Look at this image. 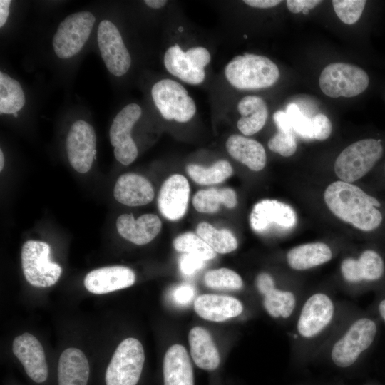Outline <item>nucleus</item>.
<instances>
[{"label": "nucleus", "instance_id": "nucleus-1", "mask_svg": "<svg viewBox=\"0 0 385 385\" xmlns=\"http://www.w3.org/2000/svg\"><path fill=\"white\" fill-rule=\"evenodd\" d=\"M324 197L335 216L361 230H373L381 223L382 215L376 209L380 202L355 185L334 182L327 188Z\"/></svg>", "mask_w": 385, "mask_h": 385}, {"label": "nucleus", "instance_id": "nucleus-2", "mask_svg": "<svg viewBox=\"0 0 385 385\" xmlns=\"http://www.w3.org/2000/svg\"><path fill=\"white\" fill-rule=\"evenodd\" d=\"M229 83L242 90L265 88L274 85L279 77L277 66L270 58L245 53L233 58L225 66Z\"/></svg>", "mask_w": 385, "mask_h": 385}, {"label": "nucleus", "instance_id": "nucleus-3", "mask_svg": "<svg viewBox=\"0 0 385 385\" xmlns=\"http://www.w3.org/2000/svg\"><path fill=\"white\" fill-rule=\"evenodd\" d=\"M383 147L379 140L363 139L343 150L335 160L334 171L344 182L352 183L366 175L380 159Z\"/></svg>", "mask_w": 385, "mask_h": 385}, {"label": "nucleus", "instance_id": "nucleus-4", "mask_svg": "<svg viewBox=\"0 0 385 385\" xmlns=\"http://www.w3.org/2000/svg\"><path fill=\"white\" fill-rule=\"evenodd\" d=\"M144 361V349L140 342L133 337L123 340L107 367L106 385H136Z\"/></svg>", "mask_w": 385, "mask_h": 385}, {"label": "nucleus", "instance_id": "nucleus-5", "mask_svg": "<svg viewBox=\"0 0 385 385\" xmlns=\"http://www.w3.org/2000/svg\"><path fill=\"white\" fill-rule=\"evenodd\" d=\"M369 83V76L363 69L344 63L327 66L319 79L322 91L331 98L356 96L366 89Z\"/></svg>", "mask_w": 385, "mask_h": 385}, {"label": "nucleus", "instance_id": "nucleus-6", "mask_svg": "<svg viewBox=\"0 0 385 385\" xmlns=\"http://www.w3.org/2000/svg\"><path fill=\"white\" fill-rule=\"evenodd\" d=\"M50 246L41 241H26L21 248V265L27 282L36 287H48L56 283L61 274V266L50 260Z\"/></svg>", "mask_w": 385, "mask_h": 385}, {"label": "nucleus", "instance_id": "nucleus-7", "mask_svg": "<svg viewBox=\"0 0 385 385\" xmlns=\"http://www.w3.org/2000/svg\"><path fill=\"white\" fill-rule=\"evenodd\" d=\"M153 100L166 120L180 123L190 120L195 113L196 106L185 88L171 79H162L151 89Z\"/></svg>", "mask_w": 385, "mask_h": 385}, {"label": "nucleus", "instance_id": "nucleus-8", "mask_svg": "<svg viewBox=\"0 0 385 385\" xmlns=\"http://www.w3.org/2000/svg\"><path fill=\"white\" fill-rule=\"evenodd\" d=\"M95 16L88 11L68 15L58 25L53 38V47L57 56L62 59L78 53L86 43L92 31Z\"/></svg>", "mask_w": 385, "mask_h": 385}, {"label": "nucleus", "instance_id": "nucleus-9", "mask_svg": "<svg viewBox=\"0 0 385 385\" xmlns=\"http://www.w3.org/2000/svg\"><path fill=\"white\" fill-rule=\"evenodd\" d=\"M376 334V326L371 319L361 318L355 321L333 346L331 357L334 364L342 368L352 365L370 346Z\"/></svg>", "mask_w": 385, "mask_h": 385}, {"label": "nucleus", "instance_id": "nucleus-10", "mask_svg": "<svg viewBox=\"0 0 385 385\" xmlns=\"http://www.w3.org/2000/svg\"><path fill=\"white\" fill-rule=\"evenodd\" d=\"M141 114L140 106L128 104L116 115L111 125L109 137L114 147L115 157L124 165L132 163L138 156V148L131 137V130Z\"/></svg>", "mask_w": 385, "mask_h": 385}, {"label": "nucleus", "instance_id": "nucleus-11", "mask_svg": "<svg viewBox=\"0 0 385 385\" xmlns=\"http://www.w3.org/2000/svg\"><path fill=\"white\" fill-rule=\"evenodd\" d=\"M97 40L107 69L115 76L126 73L131 64V58L115 24L109 20L101 21L98 27Z\"/></svg>", "mask_w": 385, "mask_h": 385}, {"label": "nucleus", "instance_id": "nucleus-12", "mask_svg": "<svg viewBox=\"0 0 385 385\" xmlns=\"http://www.w3.org/2000/svg\"><path fill=\"white\" fill-rule=\"evenodd\" d=\"M96 137L88 123L79 120L71 127L66 140L68 158L71 166L80 173L91 168L96 155Z\"/></svg>", "mask_w": 385, "mask_h": 385}, {"label": "nucleus", "instance_id": "nucleus-13", "mask_svg": "<svg viewBox=\"0 0 385 385\" xmlns=\"http://www.w3.org/2000/svg\"><path fill=\"white\" fill-rule=\"evenodd\" d=\"M250 223L257 232L272 229L287 230L297 224V214L289 205L276 200H262L257 202L250 213Z\"/></svg>", "mask_w": 385, "mask_h": 385}, {"label": "nucleus", "instance_id": "nucleus-14", "mask_svg": "<svg viewBox=\"0 0 385 385\" xmlns=\"http://www.w3.org/2000/svg\"><path fill=\"white\" fill-rule=\"evenodd\" d=\"M334 304L322 293L312 295L304 303L297 322V330L305 338H311L322 332L332 321Z\"/></svg>", "mask_w": 385, "mask_h": 385}, {"label": "nucleus", "instance_id": "nucleus-15", "mask_svg": "<svg viewBox=\"0 0 385 385\" xmlns=\"http://www.w3.org/2000/svg\"><path fill=\"white\" fill-rule=\"evenodd\" d=\"M12 349L27 375L35 382L42 383L48 377V366L43 346L32 334L24 333L16 337Z\"/></svg>", "mask_w": 385, "mask_h": 385}, {"label": "nucleus", "instance_id": "nucleus-16", "mask_svg": "<svg viewBox=\"0 0 385 385\" xmlns=\"http://www.w3.org/2000/svg\"><path fill=\"white\" fill-rule=\"evenodd\" d=\"M190 195L188 180L182 175L174 174L162 185L158 198L161 214L168 220L175 221L187 211Z\"/></svg>", "mask_w": 385, "mask_h": 385}, {"label": "nucleus", "instance_id": "nucleus-17", "mask_svg": "<svg viewBox=\"0 0 385 385\" xmlns=\"http://www.w3.org/2000/svg\"><path fill=\"white\" fill-rule=\"evenodd\" d=\"M135 282L134 272L124 266L104 267L88 272L84 279L86 289L102 294L127 288Z\"/></svg>", "mask_w": 385, "mask_h": 385}, {"label": "nucleus", "instance_id": "nucleus-18", "mask_svg": "<svg viewBox=\"0 0 385 385\" xmlns=\"http://www.w3.org/2000/svg\"><path fill=\"white\" fill-rule=\"evenodd\" d=\"M161 227V220L154 214H144L138 219L131 214H123L116 220L118 233L138 245L152 241L160 232Z\"/></svg>", "mask_w": 385, "mask_h": 385}, {"label": "nucleus", "instance_id": "nucleus-19", "mask_svg": "<svg viewBox=\"0 0 385 385\" xmlns=\"http://www.w3.org/2000/svg\"><path fill=\"white\" fill-rule=\"evenodd\" d=\"M113 195L119 202L128 206H141L150 202L155 195L151 183L136 173L120 175L115 185Z\"/></svg>", "mask_w": 385, "mask_h": 385}, {"label": "nucleus", "instance_id": "nucleus-20", "mask_svg": "<svg viewBox=\"0 0 385 385\" xmlns=\"http://www.w3.org/2000/svg\"><path fill=\"white\" fill-rule=\"evenodd\" d=\"M194 309L202 318L212 322H223L239 316L243 309L236 298L212 294L198 296L194 301Z\"/></svg>", "mask_w": 385, "mask_h": 385}, {"label": "nucleus", "instance_id": "nucleus-21", "mask_svg": "<svg viewBox=\"0 0 385 385\" xmlns=\"http://www.w3.org/2000/svg\"><path fill=\"white\" fill-rule=\"evenodd\" d=\"M164 385H194L193 371L185 348L173 344L163 359Z\"/></svg>", "mask_w": 385, "mask_h": 385}, {"label": "nucleus", "instance_id": "nucleus-22", "mask_svg": "<svg viewBox=\"0 0 385 385\" xmlns=\"http://www.w3.org/2000/svg\"><path fill=\"white\" fill-rule=\"evenodd\" d=\"M89 364L84 353L70 347L61 354L58 366V385H87Z\"/></svg>", "mask_w": 385, "mask_h": 385}, {"label": "nucleus", "instance_id": "nucleus-23", "mask_svg": "<svg viewBox=\"0 0 385 385\" xmlns=\"http://www.w3.org/2000/svg\"><path fill=\"white\" fill-rule=\"evenodd\" d=\"M191 356L200 369H216L220 361L218 350L210 334L204 328L195 327L188 334Z\"/></svg>", "mask_w": 385, "mask_h": 385}, {"label": "nucleus", "instance_id": "nucleus-24", "mask_svg": "<svg viewBox=\"0 0 385 385\" xmlns=\"http://www.w3.org/2000/svg\"><path fill=\"white\" fill-rule=\"evenodd\" d=\"M229 154L250 170L260 171L266 164V153L258 141L240 135H230L226 142Z\"/></svg>", "mask_w": 385, "mask_h": 385}, {"label": "nucleus", "instance_id": "nucleus-25", "mask_svg": "<svg viewBox=\"0 0 385 385\" xmlns=\"http://www.w3.org/2000/svg\"><path fill=\"white\" fill-rule=\"evenodd\" d=\"M241 115L237 125L245 135H252L260 131L265 125L268 116L267 106L265 101L257 96H247L237 104Z\"/></svg>", "mask_w": 385, "mask_h": 385}, {"label": "nucleus", "instance_id": "nucleus-26", "mask_svg": "<svg viewBox=\"0 0 385 385\" xmlns=\"http://www.w3.org/2000/svg\"><path fill=\"white\" fill-rule=\"evenodd\" d=\"M332 251L323 242L301 245L291 249L287 255L289 267L297 270H307L329 261Z\"/></svg>", "mask_w": 385, "mask_h": 385}, {"label": "nucleus", "instance_id": "nucleus-27", "mask_svg": "<svg viewBox=\"0 0 385 385\" xmlns=\"http://www.w3.org/2000/svg\"><path fill=\"white\" fill-rule=\"evenodd\" d=\"M163 61L170 73L187 83L197 85L205 79V71L195 68L178 44L168 48Z\"/></svg>", "mask_w": 385, "mask_h": 385}, {"label": "nucleus", "instance_id": "nucleus-28", "mask_svg": "<svg viewBox=\"0 0 385 385\" xmlns=\"http://www.w3.org/2000/svg\"><path fill=\"white\" fill-rule=\"evenodd\" d=\"M237 203L235 192L229 188H210L197 192L192 198L195 209L202 213H214L220 210V205L233 208Z\"/></svg>", "mask_w": 385, "mask_h": 385}, {"label": "nucleus", "instance_id": "nucleus-29", "mask_svg": "<svg viewBox=\"0 0 385 385\" xmlns=\"http://www.w3.org/2000/svg\"><path fill=\"white\" fill-rule=\"evenodd\" d=\"M273 120L278 131L268 142L270 150L284 157L292 155L297 146L287 114L285 111H277L273 115Z\"/></svg>", "mask_w": 385, "mask_h": 385}, {"label": "nucleus", "instance_id": "nucleus-30", "mask_svg": "<svg viewBox=\"0 0 385 385\" xmlns=\"http://www.w3.org/2000/svg\"><path fill=\"white\" fill-rule=\"evenodd\" d=\"M26 102L20 83L3 71L0 72V113L14 114Z\"/></svg>", "mask_w": 385, "mask_h": 385}, {"label": "nucleus", "instance_id": "nucleus-31", "mask_svg": "<svg viewBox=\"0 0 385 385\" xmlns=\"http://www.w3.org/2000/svg\"><path fill=\"white\" fill-rule=\"evenodd\" d=\"M196 232L216 252L226 254L237 247L236 237L227 229L217 230L210 224L202 222L197 225Z\"/></svg>", "mask_w": 385, "mask_h": 385}, {"label": "nucleus", "instance_id": "nucleus-32", "mask_svg": "<svg viewBox=\"0 0 385 385\" xmlns=\"http://www.w3.org/2000/svg\"><path fill=\"white\" fill-rule=\"evenodd\" d=\"M186 171L195 183L205 185L220 183L233 173L230 163L225 160H218L208 168L190 164L186 167Z\"/></svg>", "mask_w": 385, "mask_h": 385}, {"label": "nucleus", "instance_id": "nucleus-33", "mask_svg": "<svg viewBox=\"0 0 385 385\" xmlns=\"http://www.w3.org/2000/svg\"><path fill=\"white\" fill-rule=\"evenodd\" d=\"M264 307L273 317H289L296 304L294 294L289 291H281L274 288L264 295Z\"/></svg>", "mask_w": 385, "mask_h": 385}, {"label": "nucleus", "instance_id": "nucleus-34", "mask_svg": "<svg viewBox=\"0 0 385 385\" xmlns=\"http://www.w3.org/2000/svg\"><path fill=\"white\" fill-rule=\"evenodd\" d=\"M173 247L178 252L196 255L205 261L216 257V252L197 235L192 232L178 236L173 241Z\"/></svg>", "mask_w": 385, "mask_h": 385}, {"label": "nucleus", "instance_id": "nucleus-35", "mask_svg": "<svg viewBox=\"0 0 385 385\" xmlns=\"http://www.w3.org/2000/svg\"><path fill=\"white\" fill-rule=\"evenodd\" d=\"M207 287L217 289H240L243 282L235 271L227 268H220L208 271L204 277Z\"/></svg>", "mask_w": 385, "mask_h": 385}, {"label": "nucleus", "instance_id": "nucleus-36", "mask_svg": "<svg viewBox=\"0 0 385 385\" xmlns=\"http://www.w3.org/2000/svg\"><path fill=\"white\" fill-rule=\"evenodd\" d=\"M358 262L363 280L374 281L383 275L384 262L375 251L368 250L363 252Z\"/></svg>", "mask_w": 385, "mask_h": 385}, {"label": "nucleus", "instance_id": "nucleus-37", "mask_svg": "<svg viewBox=\"0 0 385 385\" xmlns=\"http://www.w3.org/2000/svg\"><path fill=\"white\" fill-rule=\"evenodd\" d=\"M332 5L338 18L346 24H353L361 17L366 5L364 0H333Z\"/></svg>", "mask_w": 385, "mask_h": 385}, {"label": "nucleus", "instance_id": "nucleus-38", "mask_svg": "<svg viewBox=\"0 0 385 385\" xmlns=\"http://www.w3.org/2000/svg\"><path fill=\"white\" fill-rule=\"evenodd\" d=\"M294 132L304 139H312V118L305 116L295 103H290L286 108Z\"/></svg>", "mask_w": 385, "mask_h": 385}, {"label": "nucleus", "instance_id": "nucleus-39", "mask_svg": "<svg viewBox=\"0 0 385 385\" xmlns=\"http://www.w3.org/2000/svg\"><path fill=\"white\" fill-rule=\"evenodd\" d=\"M312 139L323 140L327 139L332 130L330 120L325 115L318 113L312 118Z\"/></svg>", "mask_w": 385, "mask_h": 385}, {"label": "nucleus", "instance_id": "nucleus-40", "mask_svg": "<svg viewBox=\"0 0 385 385\" xmlns=\"http://www.w3.org/2000/svg\"><path fill=\"white\" fill-rule=\"evenodd\" d=\"M186 58L197 68L204 70L210 63L211 57L209 51L204 47H194L185 52Z\"/></svg>", "mask_w": 385, "mask_h": 385}, {"label": "nucleus", "instance_id": "nucleus-41", "mask_svg": "<svg viewBox=\"0 0 385 385\" xmlns=\"http://www.w3.org/2000/svg\"><path fill=\"white\" fill-rule=\"evenodd\" d=\"M205 262L204 260L196 255L185 253L180 257V270L183 274L191 275L202 268L205 265Z\"/></svg>", "mask_w": 385, "mask_h": 385}, {"label": "nucleus", "instance_id": "nucleus-42", "mask_svg": "<svg viewBox=\"0 0 385 385\" xmlns=\"http://www.w3.org/2000/svg\"><path fill=\"white\" fill-rule=\"evenodd\" d=\"M341 272L347 282H356L363 280L358 260L351 257L344 259L341 265Z\"/></svg>", "mask_w": 385, "mask_h": 385}, {"label": "nucleus", "instance_id": "nucleus-43", "mask_svg": "<svg viewBox=\"0 0 385 385\" xmlns=\"http://www.w3.org/2000/svg\"><path fill=\"white\" fill-rule=\"evenodd\" d=\"M195 296V289L190 284H180L175 287L171 292L170 297L173 302L178 306L189 304Z\"/></svg>", "mask_w": 385, "mask_h": 385}, {"label": "nucleus", "instance_id": "nucleus-44", "mask_svg": "<svg viewBox=\"0 0 385 385\" xmlns=\"http://www.w3.org/2000/svg\"><path fill=\"white\" fill-rule=\"evenodd\" d=\"M319 0H287L286 1L288 9L294 14L299 13L304 9H312L320 4Z\"/></svg>", "mask_w": 385, "mask_h": 385}, {"label": "nucleus", "instance_id": "nucleus-45", "mask_svg": "<svg viewBox=\"0 0 385 385\" xmlns=\"http://www.w3.org/2000/svg\"><path fill=\"white\" fill-rule=\"evenodd\" d=\"M256 286L258 291L265 295L270 289L274 288V282L270 274L262 272L256 278Z\"/></svg>", "mask_w": 385, "mask_h": 385}, {"label": "nucleus", "instance_id": "nucleus-46", "mask_svg": "<svg viewBox=\"0 0 385 385\" xmlns=\"http://www.w3.org/2000/svg\"><path fill=\"white\" fill-rule=\"evenodd\" d=\"M282 2L278 0H245L244 3L255 8L267 9L277 6Z\"/></svg>", "mask_w": 385, "mask_h": 385}, {"label": "nucleus", "instance_id": "nucleus-47", "mask_svg": "<svg viewBox=\"0 0 385 385\" xmlns=\"http://www.w3.org/2000/svg\"><path fill=\"white\" fill-rule=\"evenodd\" d=\"M11 2L10 0L0 1V27L4 26L7 21Z\"/></svg>", "mask_w": 385, "mask_h": 385}, {"label": "nucleus", "instance_id": "nucleus-48", "mask_svg": "<svg viewBox=\"0 0 385 385\" xmlns=\"http://www.w3.org/2000/svg\"><path fill=\"white\" fill-rule=\"evenodd\" d=\"M145 4L153 9H160L168 2L166 0H145Z\"/></svg>", "mask_w": 385, "mask_h": 385}, {"label": "nucleus", "instance_id": "nucleus-49", "mask_svg": "<svg viewBox=\"0 0 385 385\" xmlns=\"http://www.w3.org/2000/svg\"><path fill=\"white\" fill-rule=\"evenodd\" d=\"M379 313H380L381 316L382 317V318L385 321V299L382 300L379 303Z\"/></svg>", "mask_w": 385, "mask_h": 385}, {"label": "nucleus", "instance_id": "nucleus-50", "mask_svg": "<svg viewBox=\"0 0 385 385\" xmlns=\"http://www.w3.org/2000/svg\"><path fill=\"white\" fill-rule=\"evenodd\" d=\"M4 157L3 154V151L0 150V170L1 171L4 168Z\"/></svg>", "mask_w": 385, "mask_h": 385}, {"label": "nucleus", "instance_id": "nucleus-51", "mask_svg": "<svg viewBox=\"0 0 385 385\" xmlns=\"http://www.w3.org/2000/svg\"><path fill=\"white\" fill-rule=\"evenodd\" d=\"M302 13H303L304 14H307L309 13V9H304V10L302 11Z\"/></svg>", "mask_w": 385, "mask_h": 385}, {"label": "nucleus", "instance_id": "nucleus-52", "mask_svg": "<svg viewBox=\"0 0 385 385\" xmlns=\"http://www.w3.org/2000/svg\"><path fill=\"white\" fill-rule=\"evenodd\" d=\"M13 115H14V116H15V117H17V115H18V113H14V114H13Z\"/></svg>", "mask_w": 385, "mask_h": 385}]
</instances>
